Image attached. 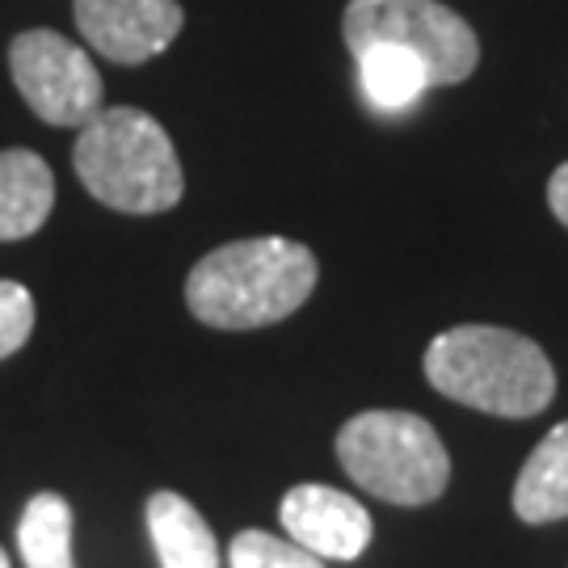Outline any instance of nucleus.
<instances>
[{
    "label": "nucleus",
    "mask_w": 568,
    "mask_h": 568,
    "mask_svg": "<svg viewBox=\"0 0 568 568\" xmlns=\"http://www.w3.org/2000/svg\"><path fill=\"white\" fill-rule=\"evenodd\" d=\"M316 291L312 248L286 236H253L211 248L185 278V304L211 328H265Z\"/></svg>",
    "instance_id": "1"
},
{
    "label": "nucleus",
    "mask_w": 568,
    "mask_h": 568,
    "mask_svg": "<svg viewBox=\"0 0 568 568\" xmlns=\"http://www.w3.org/2000/svg\"><path fill=\"white\" fill-rule=\"evenodd\" d=\"M426 379L443 396L493 417H535L556 396V371L539 345L501 325H459L426 349Z\"/></svg>",
    "instance_id": "2"
},
{
    "label": "nucleus",
    "mask_w": 568,
    "mask_h": 568,
    "mask_svg": "<svg viewBox=\"0 0 568 568\" xmlns=\"http://www.w3.org/2000/svg\"><path fill=\"white\" fill-rule=\"evenodd\" d=\"M72 169L98 203L122 215L169 211L185 190L182 161L169 131L135 105L98 110L84 122L72 148Z\"/></svg>",
    "instance_id": "3"
},
{
    "label": "nucleus",
    "mask_w": 568,
    "mask_h": 568,
    "mask_svg": "<svg viewBox=\"0 0 568 568\" xmlns=\"http://www.w3.org/2000/svg\"><path fill=\"white\" fill-rule=\"evenodd\" d=\"M337 464L354 485L392 506H429L450 480V455L438 429L400 408L349 417L337 434Z\"/></svg>",
    "instance_id": "4"
},
{
    "label": "nucleus",
    "mask_w": 568,
    "mask_h": 568,
    "mask_svg": "<svg viewBox=\"0 0 568 568\" xmlns=\"http://www.w3.org/2000/svg\"><path fill=\"white\" fill-rule=\"evenodd\" d=\"M349 51L405 47L426 63L429 84H464L480 63V39L443 0H349L342 13Z\"/></svg>",
    "instance_id": "5"
},
{
    "label": "nucleus",
    "mask_w": 568,
    "mask_h": 568,
    "mask_svg": "<svg viewBox=\"0 0 568 568\" xmlns=\"http://www.w3.org/2000/svg\"><path fill=\"white\" fill-rule=\"evenodd\" d=\"M9 72L26 105L51 126H84L102 110V77L89 51L55 30H26L9 42Z\"/></svg>",
    "instance_id": "6"
},
{
    "label": "nucleus",
    "mask_w": 568,
    "mask_h": 568,
    "mask_svg": "<svg viewBox=\"0 0 568 568\" xmlns=\"http://www.w3.org/2000/svg\"><path fill=\"white\" fill-rule=\"evenodd\" d=\"M72 18L98 55L126 68L156 60L185 26L178 0H72Z\"/></svg>",
    "instance_id": "7"
},
{
    "label": "nucleus",
    "mask_w": 568,
    "mask_h": 568,
    "mask_svg": "<svg viewBox=\"0 0 568 568\" xmlns=\"http://www.w3.org/2000/svg\"><path fill=\"white\" fill-rule=\"evenodd\" d=\"M278 514L286 539H295L321 560H358L375 535L363 501L328 485H295L283 497Z\"/></svg>",
    "instance_id": "8"
},
{
    "label": "nucleus",
    "mask_w": 568,
    "mask_h": 568,
    "mask_svg": "<svg viewBox=\"0 0 568 568\" xmlns=\"http://www.w3.org/2000/svg\"><path fill=\"white\" fill-rule=\"evenodd\" d=\"M55 206V178L51 164L30 148L0 152V241L34 236Z\"/></svg>",
    "instance_id": "9"
},
{
    "label": "nucleus",
    "mask_w": 568,
    "mask_h": 568,
    "mask_svg": "<svg viewBox=\"0 0 568 568\" xmlns=\"http://www.w3.org/2000/svg\"><path fill=\"white\" fill-rule=\"evenodd\" d=\"M148 535L161 556V568H220V548L194 501L182 493H152L148 497Z\"/></svg>",
    "instance_id": "10"
},
{
    "label": "nucleus",
    "mask_w": 568,
    "mask_h": 568,
    "mask_svg": "<svg viewBox=\"0 0 568 568\" xmlns=\"http://www.w3.org/2000/svg\"><path fill=\"white\" fill-rule=\"evenodd\" d=\"M514 514L535 527L568 518V422L551 426L548 438L530 450L514 480Z\"/></svg>",
    "instance_id": "11"
},
{
    "label": "nucleus",
    "mask_w": 568,
    "mask_h": 568,
    "mask_svg": "<svg viewBox=\"0 0 568 568\" xmlns=\"http://www.w3.org/2000/svg\"><path fill=\"white\" fill-rule=\"evenodd\" d=\"M354 63H358L363 98L379 114H405V110H413V105L422 102L426 89H434L426 63L417 60V55H408L405 47L375 42V47L354 51Z\"/></svg>",
    "instance_id": "12"
},
{
    "label": "nucleus",
    "mask_w": 568,
    "mask_h": 568,
    "mask_svg": "<svg viewBox=\"0 0 568 568\" xmlns=\"http://www.w3.org/2000/svg\"><path fill=\"white\" fill-rule=\"evenodd\" d=\"M18 551L26 568H77L72 560V506L60 493H34L18 523Z\"/></svg>",
    "instance_id": "13"
},
{
    "label": "nucleus",
    "mask_w": 568,
    "mask_h": 568,
    "mask_svg": "<svg viewBox=\"0 0 568 568\" xmlns=\"http://www.w3.org/2000/svg\"><path fill=\"white\" fill-rule=\"evenodd\" d=\"M227 565L232 568H325L321 556L300 548L295 539L270 535V530H241L227 548Z\"/></svg>",
    "instance_id": "14"
},
{
    "label": "nucleus",
    "mask_w": 568,
    "mask_h": 568,
    "mask_svg": "<svg viewBox=\"0 0 568 568\" xmlns=\"http://www.w3.org/2000/svg\"><path fill=\"white\" fill-rule=\"evenodd\" d=\"M34 333V295L13 278H0V358L18 354Z\"/></svg>",
    "instance_id": "15"
},
{
    "label": "nucleus",
    "mask_w": 568,
    "mask_h": 568,
    "mask_svg": "<svg viewBox=\"0 0 568 568\" xmlns=\"http://www.w3.org/2000/svg\"><path fill=\"white\" fill-rule=\"evenodd\" d=\"M548 206H551V215L560 220V224L568 227V161L551 173V182H548Z\"/></svg>",
    "instance_id": "16"
},
{
    "label": "nucleus",
    "mask_w": 568,
    "mask_h": 568,
    "mask_svg": "<svg viewBox=\"0 0 568 568\" xmlns=\"http://www.w3.org/2000/svg\"><path fill=\"white\" fill-rule=\"evenodd\" d=\"M0 568H9V556H4V548H0Z\"/></svg>",
    "instance_id": "17"
}]
</instances>
